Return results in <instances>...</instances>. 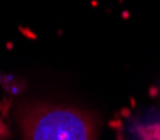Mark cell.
I'll use <instances>...</instances> for the list:
<instances>
[{
    "instance_id": "1",
    "label": "cell",
    "mask_w": 160,
    "mask_h": 140,
    "mask_svg": "<svg viewBox=\"0 0 160 140\" xmlns=\"http://www.w3.org/2000/svg\"><path fill=\"white\" fill-rule=\"evenodd\" d=\"M25 140H95L97 128L88 113L70 107L37 105L20 115Z\"/></svg>"
},
{
    "instance_id": "2",
    "label": "cell",
    "mask_w": 160,
    "mask_h": 140,
    "mask_svg": "<svg viewBox=\"0 0 160 140\" xmlns=\"http://www.w3.org/2000/svg\"><path fill=\"white\" fill-rule=\"evenodd\" d=\"M8 137H10V132H8L7 125H5L3 120L0 118V140H8Z\"/></svg>"
},
{
    "instance_id": "3",
    "label": "cell",
    "mask_w": 160,
    "mask_h": 140,
    "mask_svg": "<svg viewBox=\"0 0 160 140\" xmlns=\"http://www.w3.org/2000/svg\"><path fill=\"white\" fill-rule=\"evenodd\" d=\"M150 95H157V88L152 87V90H150Z\"/></svg>"
}]
</instances>
